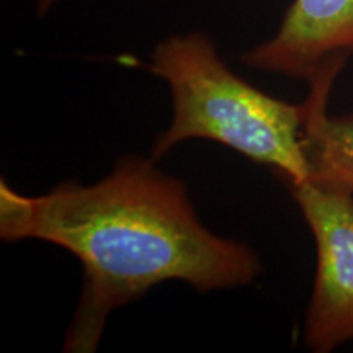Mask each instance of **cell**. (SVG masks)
<instances>
[{
	"mask_svg": "<svg viewBox=\"0 0 353 353\" xmlns=\"http://www.w3.org/2000/svg\"><path fill=\"white\" fill-rule=\"evenodd\" d=\"M54 2H57V0H38L37 6H38V13L41 15V13H46L50 8L54 6Z\"/></svg>",
	"mask_w": 353,
	"mask_h": 353,
	"instance_id": "obj_6",
	"label": "cell"
},
{
	"mask_svg": "<svg viewBox=\"0 0 353 353\" xmlns=\"http://www.w3.org/2000/svg\"><path fill=\"white\" fill-rule=\"evenodd\" d=\"M149 70L169 83L174 114L152 145V159L188 139L228 145L290 185L307 180L303 151L304 105L263 94L228 68L203 33L174 34L159 43Z\"/></svg>",
	"mask_w": 353,
	"mask_h": 353,
	"instance_id": "obj_2",
	"label": "cell"
},
{
	"mask_svg": "<svg viewBox=\"0 0 353 353\" xmlns=\"http://www.w3.org/2000/svg\"><path fill=\"white\" fill-rule=\"evenodd\" d=\"M290 187L317 250L304 343L327 353L353 341V193L312 182Z\"/></svg>",
	"mask_w": 353,
	"mask_h": 353,
	"instance_id": "obj_3",
	"label": "cell"
},
{
	"mask_svg": "<svg viewBox=\"0 0 353 353\" xmlns=\"http://www.w3.org/2000/svg\"><path fill=\"white\" fill-rule=\"evenodd\" d=\"M0 237L51 242L81 260L68 353L95 352L110 314L159 283L179 280L210 293L250 285L262 272L252 247L201 223L182 180L136 156L94 185L64 182L39 196L20 195L2 180Z\"/></svg>",
	"mask_w": 353,
	"mask_h": 353,
	"instance_id": "obj_1",
	"label": "cell"
},
{
	"mask_svg": "<svg viewBox=\"0 0 353 353\" xmlns=\"http://www.w3.org/2000/svg\"><path fill=\"white\" fill-rule=\"evenodd\" d=\"M352 57L353 0H293L275 34L241 63L312 83L339 77Z\"/></svg>",
	"mask_w": 353,
	"mask_h": 353,
	"instance_id": "obj_4",
	"label": "cell"
},
{
	"mask_svg": "<svg viewBox=\"0 0 353 353\" xmlns=\"http://www.w3.org/2000/svg\"><path fill=\"white\" fill-rule=\"evenodd\" d=\"M337 77L309 83L304 105L303 151L307 180L353 193V114L330 117L327 103Z\"/></svg>",
	"mask_w": 353,
	"mask_h": 353,
	"instance_id": "obj_5",
	"label": "cell"
}]
</instances>
